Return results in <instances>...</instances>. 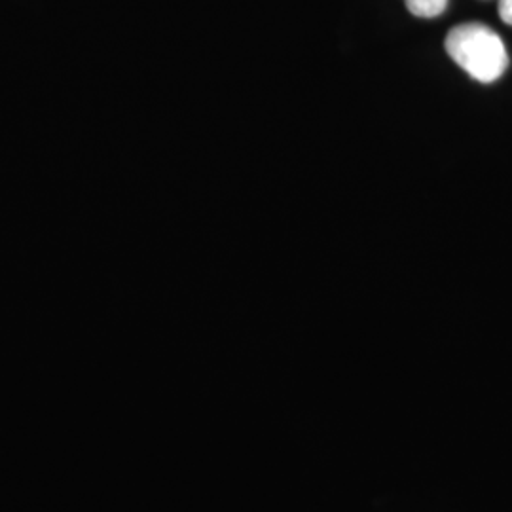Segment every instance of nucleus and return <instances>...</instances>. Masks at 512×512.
<instances>
[{"label": "nucleus", "instance_id": "nucleus-1", "mask_svg": "<svg viewBox=\"0 0 512 512\" xmlns=\"http://www.w3.org/2000/svg\"><path fill=\"white\" fill-rule=\"evenodd\" d=\"M444 46L459 67L482 84L499 80L509 67V54L501 37L478 21L454 27Z\"/></svg>", "mask_w": 512, "mask_h": 512}, {"label": "nucleus", "instance_id": "nucleus-2", "mask_svg": "<svg viewBox=\"0 0 512 512\" xmlns=\"http://www.w3.org/2000/svg\"><path fill=\"white\" fill-rule=\"evenodd\" d=\"M404 2L410 14H414L416 18L425 19L437 18L448 6V0H404Z\"/></svg>", "mask_w": 512, "mask_h": 512}, {"label": "nucleus", "instance_id": "nucleus-3", "mask_svg": "<svg viewBox=\"0 0 512 512\" xmlns=\"http://www.w3.org/2000/svg\"><path fill=\"white\" fill-rule=\"evenodd\" d=\"M499 18L512 25V0H499Z\"/></svg>", "mask_w": 512, "mask_h": 512}]
</instances>
